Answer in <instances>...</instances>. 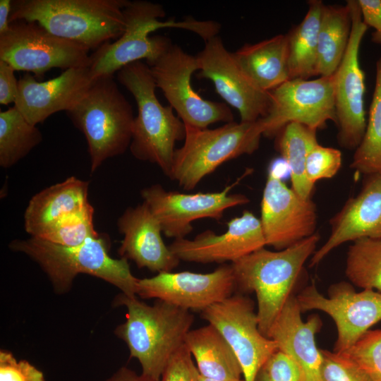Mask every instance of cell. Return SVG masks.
I'll list each match as a JSON object with an SVG mask.
<instances>
[{"mask_svg": "<svg viewBox=\"0 0 381 381\" xmlns=\"http://www.w3.org/2000/svg\"><path fill=\"white\" fill-rule=\"evenodd\" d=\"M126 22L122 35L103 44L90 54L87 66L95 79L114 76L128 64L145 59L148 66L159 59L173 44L169 38L150 33L158 29L176 28L192 31L205 42L217 36L220 25L212 20L188 18L160 20L166 16L163 6L147 1H133L124 8Z\"/></svg>", "mask_w": 381, "mask_h": 381, "instance_id": "cell-1", "label": "cell"}, {"mask_svg": "<svg viewBox=\"0 0 381 381\" xmlns=\"http://www.w3.org/2000/svg\"><path fill=\"white\" fill-rule=\"evenodd\" d=\"M115 301L127 310L126 322L116 327L115 334L125 341L131 357L139 361L141 374L160 381L169 358L184 344L193 314L162 300L149 306L123 293Z\"/></svg>", "mask_w": 381, "mask_h": 381, "instance_id": "cell-2", "label": "cell"}, {"mask_svg": "<svg viewBox=\"0 0 381 381\" xmlns=\"http://www.w3.org/2000/svg\"><path fill=\"white\" fill-rule=\"evenodd\" d=\"M128 0H15L10 23L36 22L52 34L95 51L125 30Z\"/></svg>", "mask_w": 381, "mask_h": 381, "instance_id": "cell-3", "label": "cell"}, {"mask_svg": "<svg viewBox=\"0 0 381 381\" xmlns=\"http://www.w3.org/2000/svg\"><path fill=\"white\" fill-rule=\"evenodd\" d=\"M319 240L315 233L285 249L272 251L264 247L231 263L236 288L256 296L258 327L265 337L293 295L303 265Z\"/></svg>", "mask_w": 381, "mask_h": 381, "instance_id": "cell-4", "label": "cell"}, {"mask_svg": "<svg viewBox=\"0 0 381 381\" xmlns=\"http://www.w3.org/2000/svg\"><path fill=\"white\" fill-rule=\"evenodd\" d=\"M9 247L34 260L59 294L68 291L75 276L82 273L100 278L127 296L137 294L138 279L132 274L127 260L111 258L108 242L99 235L76 246H61L31 236L14 240Z\"/></svg>", "mask_w": 381, "mask_h": 381, "instance_id": "cell-5", "label": "cell"}, {"mask_svg": "<svg viewBox=\"0 0 381 381\" xmlns=\"http://www.w3.org/2000/svg\"><path fill=\"white\" fill-rule=\"evenodd\" d=\"M119 82L135 98L138 114L134 119L130 150L138 159L156 164L170 176L175 144L185 139L186 126L173 108L163 106L150 66L142 61L126 65L117 73Z\"/></svg>", "mask_w": 381, "mask_h": 381, "instance_id": "cell-6", "label": "cell"}, {"mask_svg": "<svg viewBox=\"0 0 381 381\" xmlns=\"http://www.w3.org/2000/svg\"><path fill=\"white\" fill-rule=\"evenodd\" d=\"M66 114L85 135L93 173L107 159L130 147L135 117L114 76L96 78Z\"/></svg>", "mask_w": 381, "mask_h": 381, "instance_id": "cell-7", "label": "cell"}, {"mask_svg": "<svg viewBox=\"0 0 381 381\" xmlns=\"http://www.w3.org/2000/svg\"><path fill=\"white\" fill-rule=\"evenodd\" d=\"M184 144L176 149L169 178L186 190H192L224 162L256 151L262 135L254 122L231 121L210 129L186 125Z\"/></svg>", "mask_w": 381, "mask_h": 381, "instance_id": "cell-8", "label": "cell"}, {"mask_svg": "<svg viewBox=\"0 0 381 381\" xmlns=\"http://www.w3.org/2000/svg\"><path fill=\"white\" fill-rule=\"evenodd\" d=\"M89 51L83 44L52 34L36 22L13 21L0 35V60L39 79L54 68L65 71L87 66Z\"/></svg>", "mask_w": 381, "mask_h": 381, "instance_id": "cell-9", "label": "cell"}, {"mask_svg": "<svg viewBox=\"0 0 381 381\" xmlns=\"http://www.w3.org/2000/svg\"><path fill=\"white\" fill-rule=\"evenodd\" d=\"M149 66L157 87L162 90L184 124L206 128L217 122L234 121L233 113L227 104L205 99L193 90L191 77L200 68L196 56L172 44Z\"/></svg>", "mask_w": 381, "mask_h": 381, "instance_id": "cell-10", "label": "cell"}, {"mask_svg": "<svg viewBox=\"0 0 381 381\" xmlns=\"http://www.w3.org/2000/svg\"><path fill=\"white\" fill-rule=\"evenodd\" d=\"M296 300L301 313L318 310L332 318L337 330L333 350L336 353L349 349L381 320V293L373 289L357 292L346 282L330 286L327 297L312 284L298 294Z\"/></svg>", "mask_w": 381, "mask_h": 381, "instance_id": "cell-11", "label": "cell"}, {"mask_svg": "<svg viewBox=\"0 0 381 381\" xmlns=\"http://www.w3.org/2000/svg\"><path fill=\"white\" fill-rule=\"evenodd\" d=\"M351 14V31L344 58L333 74L337 142L356 150L366 128L364 95L365 73L359 63V50L368 28L363 23L357 0L346 1Z\"/></svg>", "mask_w": 381, "mask_h": 381, "instance_id": "cell-12", "label": "cell"}, {"mask_svg": "<svg viewBox=\"0 0 381 381\" xmlns=\"http://www.w3.org/2000/svg\"><path fill=\"white\" fill-rule=\"evenodd\" d=\"M270 92L269 110L258 119L262 135L275 137L294 122L316 131L325 128L329 121L336 123L333 75L313 80H289Z\"/></svg>", "mask_w": 381, "mask_h": 381, "instance_id": "cell-13", "label": "cell"}, {"mask_svg": "<svg viewBox=\"0 0 381 381\" xmlns=\"http://www.w3.org/2000/svg\"><path fill=\"white\" fill-rule=\"evenodd\" d=\"M250 171L247 169L234 183L218 192L183 193L166 190L155 184L142 190L141 196L167 237L184 238L193 231V221L203 218L219 220L226 210L249 202L245 195L230 191Z\"/></svg>", "mask_w": 381, "mask_h": 381, "instance_id": "cell-14", "label": "cell"}, {"mask_svg": "<svg viewBox=\"0 0 381 381\" xmlns=\"http://www.w3.org/2000/svg\"><path fill=\"white\" fill-rule=\"evenodd\" d=\"M202 318L224 337L235 353L245 381H255L269 357L278 349L274 341L261 333L253 302L231 295L201 312Z\"/></svg>", "mask_w": 381, "mask_h": 381, "instance_id": "cell-15", "label": "cell"}, {"mask_svg": "<svg viewBox=\"0 0 381 381\" xmlns=\"http://www.w3.org/2000/svg\"><path fill=\"white\" fill-rule=\"evenodd\" d=\"M260 223L266 246L277 250L291 246L315 234L317 208L311 199H303L282 180L270 165L260 204Z\"/></svg>", "mask_w": 381, "mask_h": 381, "instance_id": "cell-16", "label": "cell"}, {"mask_svg": "<svg viewBox=\"0 0 381 381\" xmlns=\"http://www.w3.org/2000/svg\"><path fill=\"white\" fill-rule=\"evenodd\" d=\"M196 56L198 76L213 83L217 94L238 111L241 122H254L267 114L270 92L260 89L243 72L219 36L206 41Z\"/></svg>", "mask_w": 381, "mask_h": 381, "instance_id": "cell-17", "label": "cell"}, {"mask_svg": "<svg viewBox=\"0 0 381 381\" xmlns=\"http://www.w3.org/2000/svg\"><path fill=\"white\" fill-rule=\"evenodd\" d=\"M236 289L231 265H225L210 273L163 272L151 278L138 279L137 294L202 312L231 296Z\"/></svg>", "mask_w": 381, "mask_h": 381, "instance_id": "cell-18", "label": "cell"}, {"mask_svg": "<svg viewBox=\"0 0 381 381\" xmlns=\"http://www.w3.org/2000/svg\"><path fill=\"white\" fill-rule=\"evenodd\" d=\"M265 246L260 219L246 210L231 219L222 234L206 230L193 239H175L169 248L180 261L232 263Z\"/></svg>", "mask_w": 381, "mask_h": 381, "instance_id": "cell-19", "label": "cell"}, {"mask_svg": "<svg viewBox=\"0 0 381 381\" xmlns=\"http://www.w3.org/2000/svg\"><path fill=\"white\" fill-rule=\"evenodd\" d=\"M95 80L87 66L68 68L44 82L27 73L18 80L14 107L30 123L37 126L54 113L71 109Z\"/></svg>", "mask_w": 381, "mask_h": 381, "instance_id": "cell-20", "label": "cell"}, {"mask_svg": "<svg viewBox=\"0 0 381 381\" xmlns=\"http://www.w3.org/2000/svg\"><path fill=\"white\" fill-rule=\"evenodd\" d=\"M364 176L359 193L349 198L331 218L329 236L311 256V267L317 265L332 250L347 241L381 238V175Z\"/></svg>", "mask_w": 381, "mask_h": 381, "instance_id": "cell-21", "label": "cell"}, {"mask_svg": "<svg viewBox=\"0 0 381 381\" xmlns=\"http://www.w3.org/2000/svg\"><path fill=\"white\" fill-rule=\"evenodd\" d=\"M117 224L123 234L119 250L121 258L158 273L178 266L180 260L164 243L160 224L146 202L128 208Z\"/></svg>", "mask_w": 381, "mask_h": 381, "instance_id": "cell-22", "label": "cell"}, {"mask_svg": "<svg viewBox=\"0 0 381 381\" xmlns=\"http://www.w3.org/2000/svg\"><path fill=\"white\" fill-rule=\"evenodd\" d=\"M321 326L317 315L302 320L296 296L291 295L270 332L268 337L274 341L278 349L296 363L301 381H324L322 353L315 342Z\"/></svg>", "mask_w": 381, "mask_h": 381, "instance_id": "cell-23", "label": "cell"}, {"mask_svg": "<svg viewBox=\"0 0 381 381\" xmlns=\"http://www.w3.org/2000/svg\"><path fill=\"white\" fill-rule=\"evenodd\" d=\"M88 185L71 176L37 193L25 212V231L36 237L53 222L90 205Z\"/></svg>", "mask_w": 381, "mask_h": 381, "instance_id": "cell-24", "label": "cell"}, {"mask_svg": "<svg viewBox=\"0 0 381 381\" xmlns=\"http://www.w3.org/2000/svg\"><path fill=\"white\" fill-rule=\"evenodd\" d=\"M232 54L243 72L262 90L270 92L289 80L286 35L246 44Z\"/></svg>", "mask_w": 381, "mask_h": 381, "instance_id": "cell-25", "label": "cell"}, {"mask_svg": "<svg viewBox=\"0 0 381 381\" xmlns=\"http://www.w3.org/2000/svg\"><path fill=\"white\" fill-rule=\"evenodd\" d=\"M184 344L194 358L201 376L220 380L241 378L243 371L235 353L212 325L190 329Z\"/></svg>", "mask_w": 381, "mask_h": 381, "instance_id": "cell-26", "label": "cell"}, {"mask_svg": "<svg viewBox=\"0 0 381 381\" xmlns=\"http://www.w3.org/2000/svg\"><path fill=\"white\" fill-rule=\"evenodd\" d=\"M351 31L349 5H324L318 34L316 75H332L346 51Z\"/></svg>", "mask_w": 381, "mask_h": 381, "instance_id": "cell-27", "label": "cell"}, {"mask_svg": "<svg viewBox=\"0 0 381 381\" xmlns=\"http://www.w3.org/2000/svg\"><path fill=\"white\" fill-rule=\"evenodd\" d=\"M324 5L320 0L308 1L305 17L286 35L289 80H308L317 76L318 34Z\"/></svg>", "mask_w": 381, "mask_h": 381, "instance_id": "cell-28", "label": "cell"}, {"mask_svg": "<svg viewBox=\"0 0 381 381\" xmlns=\"http://www.w3.org/2000/svg\"><path fill=\"white\" fill-rule=\"evenodd\" d=\"M317 131L299 123L286 125L275 136V147L289 168L292 189L302 198L311 199L314 188L306 175L310 150L318 143Z\"/></svg>", "mask_w": 381, "mask_h": 381, "instance_id": "cell-29", "label": "cell"}, {"mask_svg": "<svg viewBox=\"0 0 381 381\" xmlns=\"http://www.w3.org/2000/svg\"><path fill=\"white\" fill-rule=\"evenodd\" d=\"M42 140L40 130L13 106L0 111V165L9 168Z\"/></svg>", "mask_w": 381, "mask_h": 381, "instance_id": "cell-30", "label": "cell"}, {"mask_svg": "<svg viewBox=\"0 0 381 381\" xmlns=\"http://www.w3.org/2000/svg\"><path fill=\"white\" fill-rule=\"evenodd\" d=\"M350 167L364 176L381 175V56L375 65V83L363 139Z\"/></svg>", "mask_w": 381, "mask_h": 381, "instance_id": "cell-31", "label": "cell"}, {"mask_svg": "<svg viewBox=\"0 0 381 381\" xmlns=\"http://www.w3.org/2000/svg\"><path fill=\"white\" fill-rule=\"evenodd\" d=\"M345 273L353 285L381 293V238L353 241L347 251Z\"/></svg>", "mask_w": 381, "mask_h": 381, "instance_id": "cell-32", "label": "cell"}, {"mask_svg": "<svg viewBox=\"0 0 381 381\" xmlns=\"http://www.w3.org/2000/svg\"><path fill=\"white\" fill-rule=\"evenodd\" d=\"M94 209L90 204L67 214L44 228L36 238L64 246H76L99 234L93 223Z\"/></svg>", "mask_w": 381, "mask_h": 381, "instance_id": "cell-33", "label": "cell"}, {"mask_svg": "<svg viewBox=\"0 0 381 381\" xmlns=\"http://www.w3.org/2000/svg\"><path fill=\"white\" fill-rule=\"evenodd\" d=\"M339 353L357 365L371 381H381V329L368 330L352 346Z\"/></svg>", "mask_w": 381, "mask_h": 381, "instance_id": "cell-34", "label": "cell"}, {"mask_svg": "<svg viewBox=\"0 0 381 381\" xmlns=\"http://www.w3.org/2000/svg\"><path fill=\"white\" fill-rule=\"evenodd\" d=\"M341 161V153L339 150L316 144L306 159L308 180L315 185L318 180L332 178L339 170Z\"/></svg>", "mask_w": 381, "mask_h": 381, "instance_id": "cell-35", "label": "cell"}, {"mask_svg": "<svg viewBox=\"0 0 381 381\" xmlns=\"http://www.w3.org/2000/svg\"><path fill=\"white\" fill-rule=\"evenodd\" d=\"M324 381H371L368 375L342 354L320 349Z\"/></svg>", "mask_w": 381, "mask_h": 381, "instance_id": "cell-36", "label": "cell"}, {"mask_svg": "<svg viewBox=\"0 0 381 381\" xmlns=\"http://www.w3.org/2000/svg\"><path fill=\"white\" fill-rule=\"evenodd\" d=\"M0 381H45L43 373L9 351H0Z\"/></svg>", "mask_w": 381, "mask_h": 381, "instance_id": "cell-37", "label": "cell"}, {"mask_svg": "<svg viewBox=\"0 0 381 381\" xmlns=\"http://www.w3.org/2000/svg\"><path fill=\"white\" fill-rule=\"evenodd\" d=\"M193 356L183 344L169 358L160 381H200Z\"/></svg>", "mask_w": 381, "mask_h": 381, "instance_id": "cell-38", "label": "cell"}, {"mask_svg": "<svg viewBox=\"0 0 381 381\" xmlns=\"http://www.w3.org/2000/svg\"><path fill=\"white\" fill-rule=\"evenodd\" d=\"M261 369L270 381H301L296 363L288 354L279 349L269 357Z\"/></svg>", "mask_w": 381, "mask_h": 381, "instance_id": "cell-39", "label": "cell"}, {"mask_svg": "<svg viewBox=\"0 0 381 381\" xmlns=\"http://www.w3.org/2000/svg\"><path fill=\"white\" fill-rule=\"evenodd\" d=\"M363 23L374 32L371 35L373 43L381 44V0H357Z\"/></svg>", "mask_w": 381, "mask_h": 381, "instance_id": "cell-40", "label": "cell"}, {"mask_svg": "<svg viewBox=\"0 0 381 381\" xmlns=\"http://www.w3.org/2000/svg\"><path fill=\"white\" fill-rule=\"evenodd\" d=\"M15 69L7 62L0 60V104L15 103L18 94V80Z\"/></svg>", "mask_w": 381, "mask_h": 381, "instance_id": "cell-41", "label": "cell"}, {"mask_svg": "<svg viewBox=\"0 0 381 381\" xmlns=\"http://www.w3.org/2000/svg\"><path fill=\"white\" fill-rule=\"evenodd\" d=\"M105 381H155L147 378L142 374L138 375L135 371L121 367Z\"/></svg>", "mask_w": 381, "mask_h": 381, "instance_id": "cell-42", "label": "cell"}, {"mask_svg": "<svg viewBox=\"0 0 381 381\" xmlns=\"http://www.w3.org/2000/svg\"><path fill=\"white\" fill-rule=\"evenodd\" d=\"M11 9V0H0V35L4 33L9 28Z\"/></svg>", "mask_w": 381, "mask_h": 381, "instance_id": "cell-43", "label": "cell"}, {"mask_svg": "<svg viewBox=\"0 0 381 381\" xmlns=\"http://www.w3.org/2000/svg\"><path fill=\"white\" fill-rule=\"evenodd\" d=\"M255 381H270L265 371L261 369L255 379Z\"/></svg>", "mask_w": 381, "mask_h": 381, "instance_id": "cell-44", "label": "cell"}, {"mask_svg": "<svg viewBox=\"0 0 381 381\" xmlns=\"http://www.w3.org/2000/svg\"><path fill=\"white\" fill-rule=\"evenodd\" d=\"M200 381H245L243 379H234V380H214V379H210L205 377H202L200 375Z\"/></svg>", "mask_w": 381, "mask_h": 381, "instance_id": "cell-45", "label": "cell"}]
</instances>
